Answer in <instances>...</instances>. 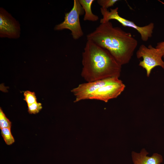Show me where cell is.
Instances as JSON below:
<instances>
[{"instance_id":"5bb4252c","label":"cell","mask_w":164,"mask_h":164,"mask_svg":"<svg viewBox=\"0 0 164 164\" xmlns=\"http://www.w3.org/2000/svg\"><path fill=\"white\" fill-rule=\"evenodd\" d=\"M42 108V104L37 102L28 105V112L30 114H36Z\"/></svg>"},{"instance_id":"e0dca14e","label":"cell","mask_w":164,"mask_h":164,"mask_svg":"<svg viewBox=\"0 0 164 164\" xmlns=\"http://www.w3.org/2000/svg\"><path fill=\"white\" fill-rule=\"evenodd\" d=\"M160 2H161L162 4L164 5V2H162V1H161L160 0H158Z\"/></svg>"},{"instance_id":"30bf717a","label":"cell","mask_w":164,"mask_h":164,"mask_svg":"<svg viewBox=\"0 0 164 164\" xmlns=\"http://www.w3.org/2000/svg\"><path fill=\"white\" fill-rule=\"evenodd\" d=\"M85 12L83 19L84 21L92 22L97 21L98 16L93 13L91 10V6L94 0H78Z\"/></svg>"},{"instance_id":"5b68a950","label":"cell","mask_w":164,"mask_h":164,"mask_svg":"<svg viewBox=\"0 0 164 164\" xmlns=\"http://www.w3.org/2000/svg\"><path fill=\"white\" fill-rule=\"evenodd\" d=\"M136 55L138 59L142 58L143 60L140 62L139 66L146 70L147 77L150 76L152 70L157 66L164 69V61L162 59L164 54L160 49L154 47L151 45L147 47L142 44L137 51Z\"/></svg>"},{"instance_id":"9c48e42d","label":"cell","mask_w":164,"mask_h":164,"mask_svg":"<svg viewBox=\"0 0 164 164\" xmlns=\"http://www.w3.org/2000/svg\"><path fill=\"white\" fill-rule=\"evenodd\" d=\"M149 153L142 149L140 153L134 152L132 153L134 164H161L163 162L162 156L157 153H154L151 156H147Z\"/></svg>"},{"instance_id":"9a60e30c","label":"cell","mask_w":164,"mask_h":164,"mask_svg":"<svg viewBox=\"0 0 164 164\" xmlns=\"http://www.w3.org/2000/svg\"><path fill=\"white\" fill-rule=\"evenodd\" d=\"M118 0H98V4L101 8L107 9L108 8L113 6Z\"/></svg>"},{"instance_id":"ba28073f","label":"cell","mask_w":164,"mask_h":164,"mask_svg":"<svg viewBox=\"0 0 164 164\" xmlns=\"http://www.w3.org/2000/svg\"><path fill=\"white\" fill-rule=\"evenodd\" d=\"M118 78L111 77L79 84L71 91L75 97L74 102L89 99L91 95L99 87Z\"/></svg>"},{"instance_id":"ac0fdd59","label":"cell","mask_w":164,"mask_h":164,"mask_svg":"<svg viewBox=\"0 0 164 164\" xmlns=\"http://www.w3.org/2000/svg\"></svg>"},{"instance_id":"277c9868","label":"cell","mask_w":164,"mask_h":164,"mask_svg":"<svg viewBox=\"0 0 164 164\" xmlns=\"http://www.w3.org/2000/svg\"><path fill=\"white\" fill-rule=\"evenodd\" d=\"M118 8L116 7L114 9H110V11L107 9L100 8V11L103 18L101 19L100 23L110 21V20H116L121 25L125 27H128L136 30L140 34L142 40L147 41L152 36L154 28V24L151 22L149 24L140 26L135 24L133 22L126 19L121 16L118 12Z\"/></svg>"},{"instance_id":"2e32d148","label":"cell","mask_w":164,"mask_h":164,"mask_svg":"<svg viewBox=\"0 0 164 164\" xmlns=\"http://www.w3.org/2000/svg\"><path fill=\"white\" fill-rule=\"evenodd\" d=\"M155 47L162 51L164 54L163 57H164V41L158 43Z\"/></svg>"},{"instance_id":"8992f818","label":"cell","mask_w":164,"mask_h":164,"mask_svg":"<svg viewBox=\"0 0 164 164\" xmlns=\"http://www.w3.org/2000/svg\"><path fill=\"white\" fill-rule=\"evenodd\" d=\"M125 85L119 78L99 87L90 96L89 99L100 100L107 102L117 98L124 91Z\"/></svg>"},{"instance_id":"52a82bcc","label":"cell","mask_w":164,"mask_h":164,"mask_svg":"<svg viewBox=\"0 0 164 164\" xmlns=\"http://www.w3.org/2000/svg\"><path fill=\"white\" fill-rule=\"evenodd\" d=\"M18 21L4 9H0V36L2 38L15 39L20 33Z\"/></svg>"},{"instance_id":"4fadbf2b","label":"cell","mask_w":164,"mask_h":164,"mask_svg":"<svg viewBox=\"0 0 164 164\" xmlns=\"http://www.w3.org/2000/svg\"><path fill=\"white\" fill-rule=\"evenodd\" d=\"M25 100L27 103V105L37 102V98L35 93L29 91H26L24 92Z\"/></svg>"},{"instance_id":"7a4b0ae2","label":"cell","mask_w":164,"mask_h":164,"mask_svg":"<svg viewBox=\"0 0 164 164\" xmlns=\"http://www.w3.org/2000/svg\"><path fill=\"white\" fill-rule=\"evenodd\" d=\"M82 56L81 75L87 82L119 78L122 66L107 50L87 40Z\"/></svg>"},{"instance_id":"8fae6325","label":"cell","mask_w":164,"mask_h":164,"mask_svg":"<svg viewBox=\"0 0 164 164\" xmlns=\"http://www.w3.org/2000/svg\"><path fill=\"white\" fill-rule=\"evenodd\" d=\"M1 134L6 144L10 145L15 142L14 138L11 131L10 128H5L1 129Z\"/></svg>"},{"instance_id":"7c38bea8","label":"cell","mask_w":164,"mask_h":164,"mask_svg":"<svg viewBox=\"0 0 164 164\" xmlns=\"http://www.w3.org/2000/svg\"><path fill=\"white\" fill-rule=\"evenodd\" d=\"M11 122L7 118L1 108H0V128H11Z\"/></svg>"},{"instance_id":"6da1fadb","label":"cell","mask_w":164,"mask_h":164,"mask_svg":"<svg viewBox=\"0 0 164 164\" xmlns=\"http://www.w3.org/2000/svg\"><path fill=\"white\" fill-rule=\"evenodd\" d=\"M87 38L108 51L121 66L129 62L138 43L131 33L114 27L110 21L100 23Z\"/></svg>"},{"instance_id":"3957f363","label":"cell","mask_w":164,"mask_h":164,"mask_svg":"<svg viewBox=\"0 0 164 164\" xmlns=\"http://www.w3.org/2000/svg\"><path fill=\"white\" fill-rule=\"evenodd\" d=\"M84 13V11L79 0H74L73 8L69 12L65 14L63 21L56 25L54 29L57 31L69 29L71 31L74 39H79L84 35L80 24V16Z\"/></svg>"}]
</instances>
